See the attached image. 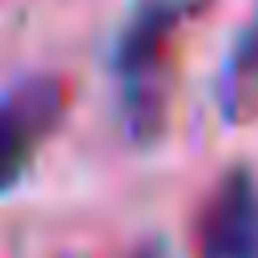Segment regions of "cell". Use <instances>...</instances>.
Segmentation results:
<instances>
[{
	"instance_id": "7a4b0ae2",
	"label": "cell",
	"mask_w": 258,
	"mask_h": 258,
	"mask_svg": "<svg viewBox=\"0 0 258 258\" xmlns=\"http://www.w3.org/2000/svg\"><path fill=\"white\" fill-rule=\"evenodd\" d=\"M69 113V85L36 73L0 93V194H8Z\"/></svg>"
},
{
	"instance_id": "277c9868",
	"label": "cell",
	"mask_w": 258,
	"mask_h": 258,
	"mask_svg": "<svg viewBox=\"0 0 258 258\" xmlns=\"http://www.w3.org/2000/svg\"><path fill=\"white\" fill-rule=\"evenodd\" d=\"M218 105L222 117L230 125H250L258 121V4L246 20V28L238 32L226 64H222V81H218Z\"/></svg>"
},
{
	"instance_id": "3957f363",
	"label": "cell",
	"mask_w": 258,
	"mask_h": 258,
	"mask_svg": "<svg viewBox=\"0 0 258 258\" xmlns=\"http://www.w3.org/2000/svg\"><path fill=\"white\" fill-rule=\"evenodd\" d=\"M198 258H258V177L230 169L198 210Z\"/></svg>"
},
{
	"instance_id": "6da1fadb",
	"label": "cell",
	"mask_w": 258,
	"mask_h": 258,
	"mask_svg": "<svg viewBox=\"0 0 258 258\" xmlns=\"http://www.w3.org/2000/svg\"><path fill=\"white\" fill-rule=\"evenodd\" d=\"M206 8V0H141L125 20L113 69L121 81V121L133 141H153L169 105V52L177 32Z\"/></svg>"
}]
</instances>
